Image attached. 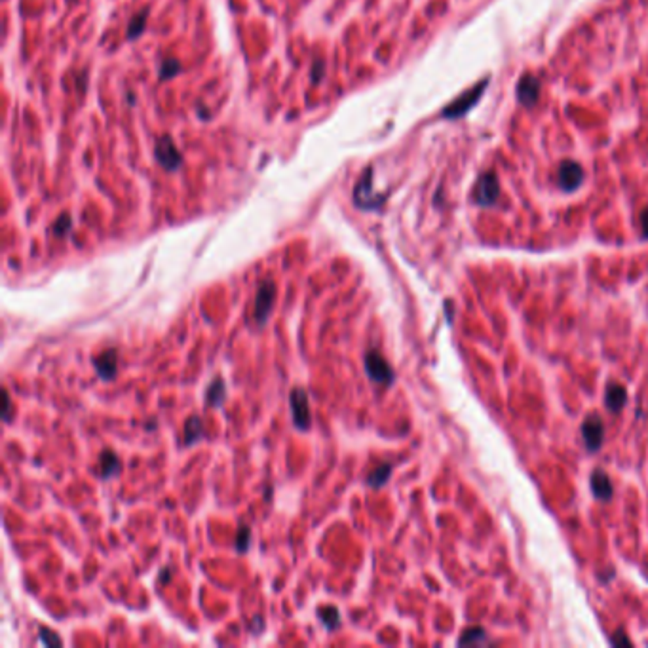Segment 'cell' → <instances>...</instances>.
<instances>
[{
	"label": "cell",
	"mask_w": 648,
	"mask_h": 648,
	"mask_svg": "<svg viewBox=\"0 0 648 648\" xmlns=\"http://www.w3.org/2000/svg\"><path fill=\"white\" fill-rule=\"evenodd\" d=\"M365 365V373H367V377L371 378L373 382H377V384H384L390 386L394 382V369L392 365L388 363L384 359V356L377 350H369L365 354L363 359Z\"/></svg>",
	"instance_id": "6da1fadb"
},
{
	"label": "cell",
	"mask_w": 648,
	"mask_h": 648,
	"mask_svg": "<svg viewBox=\"0 0 648 648\" xmlns=\"http://www.w3.org/2000/svg\"><path fill=\"white\" fill-rule=\"evenodd\" d=\"M487 86H489V80L485 78L481 84H477V86H473L472 89H468V92H464L462 95H459L451 105H447L445 110H443V116H445V118H460V116L470 113L473 108V105L481 99V95H483V92L487 89Z\"/></svg>",
	"instance_id": "7a4b0ae2"
},
{
	"label": "cell",
	"mask_w": 648,
	"mask_h": 648,
	"mask_svg": "<svg viewBox=\"0 0 648 648\" xmlns=\"http://www.w3.org/2000/svg\"><path fill=\"white\" fill-rule=\"evenodd\" d=\"M291 407V419L297 430H310L312 426V412L310 403H308V394L303 388H295L289 396Z\"/></svg>",
	"instance_id": "3957f363"
},
{
	"label": "cell",
	"mask_w": 648,
	"mask_h": 648,
	"mask_svg": "<svg viewBox=\"0 0 648 648\" xmlns=\"http://www.w3.org/2000/svg\"><path fill=\"white\" fill-rule=\"evenodd\" d=\"M500 196V182L494 171H487L477 179L473 189V200L481 208H491Z\"/></svg>",
	"instance_id": "277c9868"
},
{
	"label": "cell",
	"mask_w": 648,
	"mask_h": 648,
	"mask_svg": "<svg viewBox=\"0 0 648 648\" xmlns=\"http://www.w3.org/2000/svg\"><path fill=\"white\" fill-rule=\"evenodd\" d=\"M274 297H276V284L272 282V280H263L261 284H259V289H257V297H255V319L259 324L263 325L268 322V317H271V312L274 308Z\"/></svg>",
	"instance_id": "5b68a950"
},
{
	"label": "cell",
	"mask_w": 648,
	"mask_h": 648,
	"mask_svg": "<svg viewBox=\"0 0 648 648\" xmlns=\"http://www.w3.org/2000/svg\"><path fill=\"white\" fill-rule=\"evenodd\" d=\"M582 438L588 447V451L597 452L605 441V424L599 415H589L582 422Z\"/></svg>",
	"instance_id": "8992f818"
},
{
	"label": "cell",
	"mask_w": 648,
	"mask_h": 648,
	"mask_svg": "<svg viewBox=\"0 0 648 648\" xmlns=\"http://www.w3.org/2000/svg\"><path fill=\"white\" fill-rule=\"evenodd\" d=\"M582 181H584V169H582L580 164L573 162V160L561 164L559 171H557V182H559L561 189L573 192L580 187Z\"/></svg>",
	"instance_id": "52a82bcc"
},
{
	"label": "cell",
	"mask_w": 648,
	"mask_h": 648,
	"mask_svg": "<svg viewBox=\"0 0 648 648\" xmlns=\"http://www.w3.org/2000/svg\"><path fill=\"white\" fill-rule=\"evenodd\" d=\"M517 99L525 107H533L540 97V80L534 75H523L517 84Z\"/></svg>",
	"instance_id": "ba28073f"
},
{
	"label": "cell",
	"mask_w": 648,
	"mask_h": 648,
	"mask_svg": "<svg viewBox=\"0 0 648 648\" xmlns=\"http://www.w3.org/2000/svg\"><path fill=\"white\" fill-rule=\"evenodd\" d=\"M371 175L373 171L371 169H367V173L363 175V179L359 181L358 189H356V203H358L359 208H363V210H373V208H378L380 202H382V198L375 196L373 194V185H371Z\"/></svg>",
	"instance_id": "9c48e42d"
},
{
	"label": "cell",
	"mask_w": 648,
	"mask_h": 648,
	"mask_svg": "<svg viewBox=\"0 0 648 648\" xmlns=\"http://www.w3.org/2000/svg\"><path fill=\"white\" fill-rule=\"evenodd\" d=\"M94 367L99 377L113 380L118 373V354H116L115 348H108V350L101 352L99 356H95Z\"/></svg>",
	"instance_id": "30bf717a"
},
{
	"label": "cell",
	"mask_w": 648,
	"mask_h": 648,
	"mask_svg": "<svg viewBox=\"0 0 648 648\" xmlns=\"http://www.w3.org/2000/svg\"><path fill=\"white\" fill-rule=\"evenodd\" d=\"M156 158H158V162L162 164L164 168L168 169H175L181 164L179 150L175 149V145L168 137H162L160 141L156 143Z\"/></svg>",
	"instance_id": "8fae6325"
},
{
	"label": "cell",
	"mask_w": 648,
	"mask_h": 648,
	"mask_svg": "<svg viewBox=\"0 0 648 648\" xmlns=\"http://www.w3.org/2000/svg\"><path fill=\"white\" fill-rule=\"evenodd\" d=\"M589 485H591L595 498L603 500V502H608L614 494V487L610 483V477L605 470H595L589 477Z\"/></svg>",
	"instance_id": "7c38bea8"
},
{
	"label": "cell",
	"mask_w": 648,
	"mask_h": 648,
	"mask_svg": "<svg viewBox=\"0 0 648 648\" xmlns=\"http://www.w3.org/2000/svg\"><path fill=\"white\" fill-rule=\"evenodd\" d=\"M122 472V462L118 454L113 451H103L99 456V475L101 480H110L116 477Z\"/></svg>",
	"instance_id": "4fadbf2b"
},
{
	"label": "cell",
	"mask_w": 648,
	"mask_h": 648,
	"mask_svg": "<svg viewBox=\"0 0 648 648\" xmlns=\"http://www.w3.org/2000/svg\"><path fill=\"white\" fill-rule=\"evenodd\" d=\"M628 403V392L621 384H610L605 394V405L610 412H620Z\"/></svg>",
	"instance_id": "5bb4252c"
},
{
	"label": "cell",
	"mask_w": 648,
	"mask_h": 648,
	"mask_svg": "<svg viewBox=\"0 0 648 648\" xmlns=\"http://www.w3.org/2000/svg\"><path fill=\"white\" fill-rule=\"evenodd\" d=\"M203 435V422L200 417H190L187 422H185V430H182V443L187 447L194 445L196 441H200Z\"/></svg>",
	"instance_id": "9a60e30c"
},
{
	"label": "cell",
	"mask_w": 648,
	"mask_h": 648,
	"mask_svg": "<svg viewBox=\"0 0 648 648\" xmlns=\"http://www.w3.org/2000/svg\"><path fill=\"white\" fill-rule=\"evenodd\" d=\"M226 399V384L221 377H217L210 386H208V392H206V401L211 407H221Z\"/></svg>",
	"instance_id": "2e32d148"
},
{
	"label": "cell",
	"mask_w": 648,
	"mask_h": 648,
	"mask_svg": "<svg viewBox=\"0 0 648 648\" xmlns=\"http://www.w3.org/2000/svg\"><path fill=\"white\" fill-rule=\"evenodd\" d=\"M390 475H392V466L390 464H382V466H377L375 470L367 473L365 483L373 487V489H380L382 485H386V481L390 480Z\"/></svg>",
	"instance_id": "e0dca14e"
},
{
	"label": "cell",
	"mask_w": 648,
	"mask_h": 648,
	"mask_svg": "<svg viewBox=\"0 0 648 648\" xmlns=\"http://www.w3.org/2000/svg\"><path fill=\"white\" fill-rule=\"evenodd\" d=\"M317 618L324 624V628L329 629V631L340 626V612H338L337 607H322L317 610Z\"/></svg>",
	"instance_id": "ac0fdd59"
},
{
	"label": "cell",
	"mask_w": 648,
	"mask_h": 648,
	"mask_svg": "<svg viewBox=\"0 0 648 648\" xmlns=\"http://www.w3.org/2000/svg\"><path fill=\"white\" fill-rule=\"evenodd\" d=\"M483 642H489V639H487V631L483 628H468L464 633L460 635V639H459L460 647L483 645Z\"/></svg>",
	"instance_id": "d6986e66"
},
{
	"label": "cell",
	"mask_w": 648,
	"mask_h": 648,
	"mask_svg": "<svg viewBox=\"0 0 648 648\" xmlns=\"http://www.w3.org/2000/svg\"><path fill=\"white\" fill-rule=\"evenodd\" d=\"M250 542H251L250 527L242 525V527L238 528V534H236V549H238V552H247V549H250Z\"/></svg>",
	"instance_id": "ffe728a7"
},
{
	"label": "cell",
	"mask_w": 648,
	"mask_h": 648,
	"mask_svg": "<svg viewBox=\"0 0 648 648\" xmlns=\"http://www.w3.org/2000/svg\"><path fill=\"white\" fill-rule=\"evenodd\" d=\"M38 637H41V641L44 642V645H48V647H55V645H59L61 642L59 637H57L52 629L41 628L38 629Z\"/></svg>",
	"instance_id": "44dd1931"
},
{
	"label": "cell",
	"mask_w": 648,
	"mask_h": 648,
	"mask_svg": "<svg viewBox=\"0 0 648 648\" xmlns=\"http://www.w3.org/2000/svg\"><path fill=\"white\" fill-rule=\"evenodd\" d=\"M145 21H147V17H145V14L139 15V17H136V20L131 21V25H129V29H128V36H129V38H136L137 34L141 33L143 27H145Z\"/></svg>",
	"instance_id": "7402d4cb"
},
{
	"label": "cell",
	"mask_w": 648,
	"mask_h": 648,
	"mask_svg": "<svg viewBox=\"0 0 648 648\" xmlns=\"http://www.w3.org/2000/svg\"><path fill=\"white\" fill-rule=\"evenodd\" d=\"M71 226H73V224H71V219H69L67 215H63L61 219H57V223L54 224V232L57 236H65L69 230H71Z\"/></svg>",
	"instance_id": "603a6c76"
},
{
	"label": "cell",
	"mask_w": 648,
	"mask_h": 648,
	"mask_svg": "<svg viewBox=\"0 0 648 648\" xmlns=\"http://www.w3.org/2000/svg\"><path fill=\"white\" fill-rule=\"evenodd\" d=\"M177 71H179V63H177V61H166V63H164L162 65V73H160V75L164 76V78H166V75L168 76H171V75H175Z\"/></svg>",
	"instance_id": "cb8c5ba5"
},
{
	"label": "cell",
	"mask_w": 648,
	"mask_h": 648,
	"mask_svg": "<svg viewBox=\"0 0 648 648\" xmlns=\"http://www.w3.org/2000/svg\"><path fill=\"white\" fill-rule=\"evenodd\" d=\"M2 396H4V415H2V417H4L6 422H10V419H12V401H10V394H8V390H4Z\"/></svg>",
	"instance_id": "d4e9b609"
},
{
	"label": "cell",
	"mask_w": 648,
	"mask_h": 648,
	"mask_svg": "<svg viewBox=\"0 0 648 648\" xmlns=\"http://www.w3.org/2000/svg\"><path fill=\"white\" fill-rule=\"evenodd\" d=\"M610 645H626V647H629V645H633V642H631V639H628L626 635L621 633V631H618V633L612 635V639H610Z\"/></svg>",
	"instance_id": "484cf974"
},
{
	"label": "cell",
	"mask_w": 648,
	"mask_h": 648,
	"mask_svg": "<svg viewBox=\"0 0 648 648\" xmlns=\"http://www.w3.org/2000/svg\"><path fill=\"white\" fill-rule=\"evenodd\" d=\"M641 226H642V236L648 238V208L641 213Z\"/></svg>",
	"instance_id": "4316f807"
},
{
	"label": "cell",
	"mask_w": 648,
	"mask_h": 648,
	"mask_svg": "<svg viewBox=\"0 0 648 648\" xmlns=\"http://www.w3.org/2000/svg\"><path fill=\"white\" fill-rule=\"evenodd\" d=\"M169 578H171V574H169V568H162V574H160V584H164L166 580L169 582Z\"/></svg>",
	"instance_id": "83f0119b"
}]
</instances>
